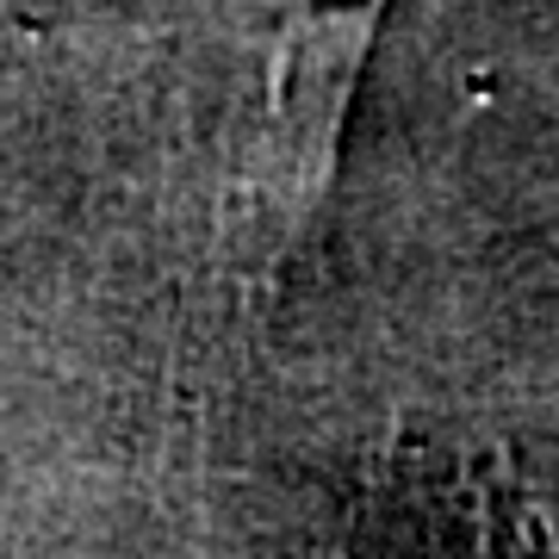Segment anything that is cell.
<instances>
[{
  "instance_id": "1",
  "label": "cell",
  "mask_w": 559,
  "mask_h": 559,
  "mask_svg": "<svg viewBox=\"0 0 559 559\" xmlns=\"http://www.w3.org/2000/svg\"><path fill=\"white\" fill-rule=\"evenodd\" d=\"M373 20H380L373 7H355V13L323 7L280 38L267 106L230 168V200H224L237 261L249 267V280H280L293 242L318 218Z\"/></svg>"
}]
</instances>
